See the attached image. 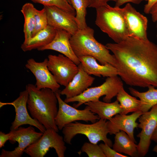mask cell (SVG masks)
Segmentation results:
<instances>
[{"label":"cell","instance_id":"obj_13","mask_svg":"<svg viewBox=\"0 0 157 157\" xmlns=\"http://www.w3.org/2000/svg\"><path fill=\"white\" fill-rule=\"evenodd\" d=\"M129 37L144 41H148L147 18L137 11L129 3L122 8Z\"/></svg>","mask_w":157,"mask_h":157},{"label":"cell","instance_id":"obj_17","mask_svg":"<svg viewBox=\"0 0 157 157\" xmlns=\"http://www.w3.org/2000/svg\"><path fill=\"white\" fill-rule=\"evenodd\" d=\"M72 35L67 31L57 29L55 37L49 44L38 48V51L52 50L59 52L72 60L76 65L81 62L74 53L70 42Z\"/></svg>","mask_w":157,"mask_h":157},{"label":"cell","instance_id":"obj_11","mask_svg":"<svg viewBox=\"0 0 157 157\" xmlns=\"http://www.w3.org/2000/svg\"><path fill=\"white\" fill-rule=\"evenodd\" d=\"M10 137L9 142L14 144L16 142L18 143V146L11 151L2 149L0 157H21L24 150L29 145L39 139L43 133L38 132L31 126L27 128L21 126L16 130H10L9 132Z\"/></svg>","mask_w":157,"mask_h":157},{"label":"cell","instance_id":"obj_38","mask_svg":"<svg viewBox=\"0 0 157 157\" xmlns=\"http://www.w3.org/2000/svg\"><path fill=\"white\" fill-rule=\"evenodd\" d=\"M66 1L70 4V0H66Z\"/></svg>","mask_w":157,"mask_h":157},{"label":"cell","instance_id":"obj_10","mask_svg":"<svg viewBox=\"0 0 157 157\" xmlns=\"http://www.w3.org/2000/svg\"><path fill=\"white\" fill-rule=\"evenodd\" d=\"M138 127L141 131L137 136L140 139L137 144L138 156H144L149 151L152 135L157 126V104L138 118Z\"/></svg>","mask_w":157,"mask_h":157},{"label":"cell","instance_id":"obj_2","mask_svg":"<svg viewBox=\"0 0 157 157\" xmlns=\"http://www.w3.org/2000/svg\"><path fill=\"white\" fill-rule=\"evenodd\" d=\"M27 107L31 117L37 120L46 129H51L58 132L55 119L58 108L55 92L48 88L38 89L35 85L27 84Z\"/></svg>","mask_w":157,"mask_h":157},{"label":"cell","instance_id":"obj_3","mask_svg":"<svg viewBox=\"0 0 157 157\" xmlns=\"http://www.w3.org/2000/svg\"><path fill=\"white\" fill-rule=\"evenodd\" d=\"M94 33V30L88 26L84 29H79L72 35L70 42L74 53L78 58L91 56L101 65L110 64L115 67L114 56L110 53L105 45L95 39Z\"/></svg>","mask_w":157,"mask_h":157},{"label":"cell","instance_id":"obj_15","mask_svg":"<svg viewBox=\"0 0 157 157\" xmlns=\"http://www.w3.org/2000/svg\"><path fill=\"white\" fill-rule=\"evenodd\" d=\"M48 25L65 31L72 35L79 29L75 16L56 6H44Z\"/></svg>","mask_w":157,"mask_h":157},{"label":"cell","instance_id":"obj_25","mask_svg":"<svg viewBox=\"0 0 157 157\" xmlns=\"http://www.w3.org/2000/svg\"><path fill=\"white\" fill-rule=\"evenodd\" d=\"M117 100L123 110L122 114L126 115L129 113L140 111L141 101L135 97L128 94L122 86L117 96Z\"/></svg>","mask_w":157,"mask_h":157},{"label":"cell","instance_id":"obj_23","mask_svg":"<svg viewBox=\"0 0 157 157\" xmlns=\"http://www.w3.org/2000/svg\"><path fill=\"white\" fill-rule=\"evenodd\" d=\"M146 92H141L131 87L129 88L131 94L138 98L141 101L140 111L144 113L149 111L157 104V89L155 87L149 85Z\"/></svg>","mask_w":157,"mask_h":157},{"label":"cell","instance_id":"obj_6","mask_svg":"<svg viewBox=\"0 0 157 157\" xmlns=\"http://www.w3.org/2000/svg\"><path fill=\"white\" fill-rule=\"evenodd\" d=\"M121 78L118 76L107 77L105 81L99 86L88 88L80 94L70 98H65L64 100L66 103L76 102L73 107L78 108L85 103L90 101L99 100L103 96L104 101L111 102L112 99L117 96L119 90L123 86Z\"/></svg>","mask_w":157,"mask_h":157},{"label":"cell","instance_id":"obj_31","mask_svg":"<svg viewBox=\"0 0 157 157\" xmlns=\"http://www.w3.org/2000/svg\"><path fill=\"white\" fill-rule=\"evenodd\" d=\"M89 5L88 7H92L96 9L107 3L110 1L115 2L117 0H89Z\"/></svg>","mask_w":157,"mask_h":157},{"label":"cell","instance_id":"obj_12","mask_svg":"<svg viewBox=\"0 0 157 157\" xmlns=\"http://www.w3.org/2000/svg\"><path fill=\"white\" fill-rule=\"evenodd\" d=\"M28 96V92L26 89L21 92L19 97L13 101L9 103L0 102V108L5 105H10L15 108V116L12 123L10 130H16L24 124H29L35 127L40 132L43 133L46 130L45 127L37 120L30 116L28 113L27 107Z\"/></svg>","mask_w":157,"mask_h":157},{"label":"cell","instance_id":"obj_37","mask_svg":"<svg viewBox=\"0 0 157 157\" xmlns=\"http://www.w3.org/2000/svg\"><path fill=\"white\" fill-rule=\"evenodd\" d=\"M153 151L155 152L157 154V145H156L154 148Z\"/></svg>","mask_w":157,"mask_h":157},{"label":"cell","instance_id":"obj_29","mask_svg":"<svg viewBox=\"0 0 157 157\" xmlns=\"http://www.w3.org/2000/svg\"><path fill=\"white\" fill-rule=\"evenodd\" d=\"M81 152L85 153L89 157H106L99 145L85 142L81 149Z\"/></svg>","mask_w":157,"mask_h":157},{"label":"cell","instance_id":"obj_5","mask_svg":"<svg viewBox=\"0 0 157 157\" xmlns=\"http://www.w3.org/2000/svg\"><path fill=\"white\" fill-rule=\"evenodd\" d=\"M106 120L99 119L90 124L82 123L76 121L66 125L62 129L64 135V140L69 144H71L72 139L78 134L85 135L90 142L97 144L100 141L111 147L113 143L108 138L109 131L107 126Z\"/></svg>","mask_w":157,"mask_h":157},{"label":"cell","instance_id":"obj_40","mask_svg":"<svg viewBox=\"0 0 157 157\" xmlns=\"http://www.w3.org/2000/svg\"><path fill=\"white\" fill-rule=\"evenodd\" d=\"M156 38H157V35H156Z\"/></svg>","mask_w":157,"mask_h":157},{"label":"cell","instance_id":"obj_34","mask_svg":"<svg viewBox=\"0 0 157 157\" xmlns=\"http://www.w3.org/2000/svg\"><path fill=\"white\" fill-rule=\"evenodd\" d=\"M156 3L157 0H148L147 3L144 6V12L147 14L149 13L152 7Z\"/></svg>","mask_w":157,"mask_h":157},{"label":"cell","instance_id":"obj_9","mask_svg":"<svg viewBox=\"0 0 157 157\" xmlns=\"http://www.w3.org/2000/svg\"><path fill=\"white\" fill-rule=\"evenodd\" d=\"M47 66L56 82L66 86L72 81L78 70V65L63 55H49Z\"/></svg>","mask_w":157,"mask_h":157},{"label":"cell","instance_id":"obj_8","mask_svg":"<svg viewBox=\"0 0 157 157\" xmlns=\"http://www.w3.org/2000/svg\"><path fill=\"white\" fill-rule=\"evenodd\" d=\"M59 91L55 92L58 105L55 122L59 130H62L67 124L75 121L82 120L94 123L100 119L97 115L86 108L78 110L67 104L61 98Z\"/></svg>","mask_w":157,"mask_h":157},{"label":"cell","instance_id":"obj_27","mask_svg":"<svg viewBox=\"0 0 157 157\" xmlns=\"http://www.w3.org/2000/svg\"><path fill=\"white\" fill-rule=\"evenodd\" d=\"M35 3L42 4L44 6H55L69 13L74 16L76 15L75 10L66 0H31Z\"/></svg>","mask_w":157,"mask_h":157},{"label":"cell","instance_id":"obj_20","mask_svg":"<svg viewBox=\"0 0 157 157\" xmlns=\"http://www.w3.org/2000/svg\"><path fill=\"white\" fill-rule=\"evenodd\" d=\"M86 108L97 114L100 119L110 120L118 114H122L123 110L116 100L113 102H106L100 101H90L85 103Z\"/></svg>","mask_w":157,"mask_h":157},{"label":"cell","instance_id":"obj_28","mask_svg":"<svg viewBox=\"0 0 157 157\" xmlns=\"http://www.w3.org/2000/svg\"><path fill=\"white\" fill-rule=\"evenodd\" d=\"M35 25L32 37L40 31L45 28L48 25L47 15L44 8L41 10L35 8Z\"/></svg>","mask_w":157,"mask_h":157},{"label":"cell","instance_id":"obj_30","mask_svg":"<svg viewBox=\"0 0 157 157\" xmlns=\"http://www.w3.org/2000/svg\"><path fill=\"white\" fill-rule=\"evenodd\" d=\"M106 157H127V156L117 152L108 145L104 143L99 144Z\"/></svg>","mask_w":157,"mask_h":157},{"label":"cell","instance_id":"obj_14","mask_svg":"<svg viewBox=\"0 0 157 157\" xmlns=\"http://www.w3.org/2000/svg\"><path fill=\"white\" fill-rule=\"evenodd\" d=\"M47 63V58H45L42 62H38L31 58L27 60L25 67L35 76L36 80L35 85L37 88H48L54 92L59 91L60 85L56 82L49 69Z\"/></svg>","mask_w":157,"mask_h":157},{"label":"cell","instance_id":"obj_36","mask_svg":"<svg viewBox=\"0 0 157 157\" xmlns=\"http://www.w3.org/2000/svg\"><path fill=\"white\" fill-rule=\"evenodd\" d=\"M151 140L157 143V126L152 135Z\"/></svg>","mask_w":157,"mask_h":157},{"label":"cell","instance_id":"obj_7","mask_svg":"<svg viewBox=\"0 0 157 157\" xmlns=\"http://www.w3.org/2000/svg\"><path fill=\"white\" fill-rule=\"evenodd\" d=\"M55 130L46 129L42 136L28 147L24 152L31 157H43L50 148L55 150L58 157H64L67 149L63 136Z\"/></svg>","mask_w":157,"mask_h":157},{"label":"cell","instance_id":"obj_21","mask_svg":"<svg viewBox=\"0 0 157 157\" xmlns=\"http://www.w3.org/2000/svg\"><path fill=\"white\" fill-rule=\"evenodd\" d=\"M57 29L48 25L44 29L40 31L33 37L25 44L21 45V48L24 51L38 49L47 45L53 40L55 36Z\"/></svg>","mask_w":157,"mask_h":157},{"label":"cell","instance_id":"obj_24","mask_svg":"<svg viewBox=\"0 0 157 157\" xmlns=\"http://www.w3.org/2000/svg\"><path fill=\"white\" fill-rule=\"evenodd\" d=\"M35 8L32 4L27 3L23 6L21 10L24 19L23 29L24 40L23 43H26L32 38L35 25Z\"/></svg>","mask_w":157,"mask_h":157},{"label":"cell","instance_id":"obj_26","mask_svg":"<svg viewBox=\"0 0 157 157\" xmlns=\"http://www.w3.org/2000/svg\"><path fill=\"white\" fill-rule=\"evenodd\" d=\"M70 4L75 10L76 19L79 29L86 28V8L89 5V0H70Z\"/></svg>","mask_w":157,"mask_h":157},{"label":"cell","instance_id":"obj_35","mask_svg":"<svg viewBox=\"0 0 157 157\" xmlns=\"http://www.w3.org/2000/svg\"><path fill=\"white\" fill-rule=\"evenodd\" d=\"M149 14L151 15L152 21L156 22L157 19V3H156L151 9Z\"/></svg>","mask_w":157,"mask_h":157},{"label":"cell","instance_id":"obj_4","mask_svg":"<svg viewBox=\"0 0 157 157\" xmlns=\"http://www.w3.org/2000/svg\"><path fill=\"white\" fill-rule=\"evenodd\" d=\"M96 24L115 43L129 37L122 8L108 3L96 8Z\"/></svg>","mask_w":157,"mask_h":157},{"label":"cell","instance_id":"obj_1","mask_svg":"<svg viewBox=\"0 0 157 157\" xmlns=\"http://www.w3.org/2000/svg\"><path fill=\"white\" fill-rule=\"evenodd\" d=\"M106 47L116 60L118 75L126 84L142 88L157 87V45L129 37Z\"/></svg>","mask_w":157,"mask_h":157},{"label":"cell","instance_id":"obj_22","mask_svg":"<svg viewBox=\"0 0 157 157\" xmlns=\"http://www.w3.org/2000/svg\"><path fill=\"white\" fill-rule=\"evenodd\" d=\"M113 149L119 153L131 157L138 156L137 145L124 131H121L115 134Z\"/></svg>","mask_w":157,"mask_h":157},{"label":"cell","instance_id":"obj_32","mask_svg":"<svg viewBox=\"0 0 157 157\" xmlns=\"http://www.w3.org/2000/svg\"><path fill=\"white\" fill-rule=\"evenodd\" d=\"M10 137V133L9 132L8 133H5L1 131H0V148L4 146L6 142L9 139Z\"/></svg>","mask_w":157,"mask_h":157},{"label":"cell","instance_id":"obj_19","mask_svg":"<svg viewBox=\"0 0 157 157\" xmlns=\"http://www.w3.org/2000/svg\"><path fill=\"white\" fill-rule=\"evenodd\" d=\"M84 71L90 75L100 77H109L118 75L116 68L110 64H99L97 60L90 56L78 57Z\"/></svg>","mask_w":157,"mask_h":157},{"label":"cell","instance_id":"obj_18","mask_svg":"<svg viewBox=\"0 0 157 157\" xmlns=\"http://www.w3.org/2000/svg\"><path fill=\"white\" fill-rule=\"evenodd\" d=\"M78 65V70L72 81L61 91L60 95H65L66 99L78 95L93 84L95 78L86 73L81 63Z\"/></svg>","mask_w":157,"mask_h":157},{"label":"cell","instance_id":"obj_33","mask_svg":"<svg viewBox=\"0 0 157 157\" xmlns=\"http://www.w3.org/2000/svg\"><path fill=\"white\" fill-rule=\"evenodd\" d=\"M147 1L148 0H117L116 2L115 6L120 7L124 4L129 2L139 4L142 1Z\"/></svg>","mask_w":157,"mask_h":157},{"label":"cell","instance_id":"obj_39","mask_svg":"<svg viewBox=\"0 0 157 157\" xmlns=\"http://www.w3.org/2000/svg\"><path fill=\"white\" fill-rule=\"evenodd\" d=\"M156 22V28H157V19Z\"/></svg>","mask_w":157,"mask_h":157},{"label":"cell","instance_id":"obj_16","mask_svg":"<svg viewBox=\"0 0 157 157\" xmlns=\"http://www.w3.org/2000/svg\"><path fill=\"white\" fill-rule=\"evenodd\" d=\"M143 113L140 111L133 112L130 115L118 114L107 121V126L110 135L115 134L121 131L125 132L135 143L134 130L138 127L136 122Z\"/></svg>","mask_w":157,"mask_h":157}]
</instances>
